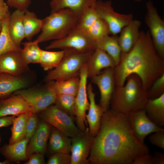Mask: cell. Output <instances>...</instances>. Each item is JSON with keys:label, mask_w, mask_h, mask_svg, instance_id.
<instances>
[{"label": "cell", "mask_w": 164, "mask_h": 164, "mask_svg": "<svg viewBox=\"0 0 164 164\" xmlns=\"http://www.w3.org/2000/svg\"><path fill=\"white\" fill-rule=\"evenodd\" d=\"M52 81L56 94H67L75 96L79 87L80 78L79 76L65 80Z\"/></svg>", "instance_id": "4dcf8cb0"}, {"label": "cell", "mask_w": 164, "mask_h": 164, "mask_svg": "<svg viewBox=\"0 0 164 164\" xmlns=\"http://www.w3.org/2000/svg\"><path fill=\"white\" fill-rule=\"evenodd\" d=\"M41 112L40 116L43 121L71 138L82 132L75 124L73 118L55 105H51Z\"/></svg>", "instance_id": "9c48e42d"}, {"label": "cell", "mask_w": 164, "mask_h": 164, "mask_svg": "<svg viewBox=\"0 0 164 164\" xmlns=\"http://www.w3.org/2000/svg\"><path fill=\"white\" fill-rule=\"evenodd\" d=\"M10 13L7 5L0 6V20L2 21L9 16Z\"/></svg>", "instance_id": "ee69618b"}, {"label": "cell", "mask_w": 164, "mask_h": 164, "mask_svg": "<svg viewBox=\"0 0 164 164\" xmlns=\"http://www.w3.org/2000/svg\"><path fill=\"white\" fill-rule=\"evenodd\" d=\"M6 4L8 6L25 12L30 5L31 0H6Z\"/></svg>", "instance_id": "f35d334b"}, {"label": "cell", "mask_w": 164, "mask_h": 164, "mask_svg": "<svg viewBox=\"0 0 164 164\" xmlns=\"http://www.w3.org/2000/svg\"><path fill=\"white\" fill-rule=\"evenodd\" d=\"M15 116L0 117V128L7 127L12 124Z\"/></svg>", "instance_id": "7bdbcfd3"}, {"label": "cell", "mask_w": 164, "mask_h": 164, "mask_svg": "<svg viewBox=\"0 0 164 164\" xmlns=\"http://www.w3.org/2000/svg\"></svg>", "instance_id": "816d5d0a"}, {"label": "cell", "mask_w": 164, "mask_h": 164, "mask_svg": "<svg viewBox=\"0 0 164 164\" xmlns=\"http://www.w3.org/2000/svg\"><path fill=\"white\" fill-rule=\"evenodd\" d=\"M77 25L95 42L110 34L108 25L94 7L88 8L78 18Z\"/></svg>", "instance_id": "8fae6325"}, {"label": "cell", "mask_w": 164, "mask_h": 164, "mask_svg": "<svg viewBox=\"0 0 164 164\" xmlns=\"http://www.w3.org/2000/svg\"><path fill=\"white\" fill-rule=\"evenodd\" d=\"M148 99H153L164 94V74L157 78L147 90Z\"/></svg>", "instance_id": "d590c367"}, {"label": "cell", "mask_w": 164, "mask_h": 164, "mask_svg": "<svg viewBox=\"0 0 164 164\" xmlns=\"http://www.w3.org/2000/svg\"><path fill=\"white\" fill-rule=\"evenodd\" d=\"M75 96L69 94L56 95L55 105L60 109L73 118L75 117Z\"/></svg>", "instance_id": "e575fe53"}, {"label": "cell", "mask_w": 164, "mask_h": 164, "mask_svg": "<svg viewBox=\"0 0 164 164\" xmlns=\"http://www.w3.org/2000/svg\"><path fill=\"white\" fill-rule=\"evenodd\" d=\"M42 20L41 32L35 40L39 43L64 37L76 26L78 18L70 9H64L50 12Z\"/></svg>", "instance_id": "277c9868"}, {"label": "cell", "mask_w": 164, "mask_h": 164, "mask_svg": "<svg viewBox=\"0 0 164 164\" xmlns=\"http://www.w3.org/2000/svg\"><path fill=\"white\" fill-rule=\"evenodd\" d=\"M64 50V56L59 65L46 76L45 80L46 82L65 80L78 76L82 67L94 51L80 53L71 50Z\"/></svg>", "instance_id": "5b68a950"}, {"label": "cell", "mask_w": 164, "mask_h": 164, "mask_svg": "<svg viewBox=\"0 0 164 164\" xmlns=\"http://www.w3.org/2000/svg\"><path fill=\"white\" fill-rule=\"evenodd\" d=\"M31 111L27 102L20 96L13 94L0 100V117L9 115L18 116Z\"/></svg>", "instance_id": "44dd1931"}, {"label": "cell", "mask_w": 164, "mask_h": 164, "mask_svg": "<svg viewBox=\"0 0 164 164\" xmlns=\"http://www.w3.org/2000/svg\"><path fill=\"white\" fill-rule=\"evenodd\" d=\"M98 87L100 94L99 105L105 112L110 108L111 97L115 86L114 68L108 67L91 78Z\"/></svg>", "instance_id": "5bb4252c"}, {"label": "cell", "mask_w": 164, "mask_h": 164, "mask_svg": "<svg viewBox=\"0 0 164 164\" xmlns=\"http://www.w3.org/2000/svg\"><path fill=\"white\" fill-rule=\"evenodd\" d=\"M25 12L15 9L10 14L9 24L8 30L12 40L18 47L23 40L25 38V34L23 23V18Z\"/></svg>", "instance_id": "cb8c5ba5"}, {"label": "cell", "mask_w": 164, "mask_h": 164, "mask_svg": "<svg viewBox=\"0 0 164 164\" xmlns=\"http://www.w3.org/2000/svg\"><path fill=\"white\" fill-rule=\"evenodd\" d=\"M65 53L64 50L52 51L41 49L39 63L45 71L55 68L61 61Z\"/></svg>", "instance_id": "1f68e13d"}, {"label": "cell", "mask_w": 164, "mask_h": 164, "mask_svg": "<svg viewBox=\"0 0 164 164\" xmlns=\"http://www.w3.org/2000/svg\"><path fill=\"white\" fill-rule=\"evenodd\" d=\"M88 128L79 135L71 138V164H88L94 138Z\"/></svg>", "instance_id": "9a60e30c"}, {"label": "cell", "mask_w": 164, "mask_h": 164, "mask_svg": "<svg viewBox=\"0 0 164 164\" xmlns=\"http://www.w3.org/2000/svg\"><path fill=\"white\" fill-rule=\"evenodd\" d=\"M71 156L69 153L56 152L48 159L47 164H71Z\"/></svg>", "instance_id": "74e56055"}, {"label": "cell", "mask_w": 164, "mask_h": 164, "mask_svg": "<svg viewBox=\"0 0 164 164\" xmlns=\"http://www.w3.org/2000/svg\"><path fill=\"white\" fill-rule=\"evenodd\" d=\"M7 5L4 0H0V6H3Z\"/></svg>", "instance_id": "bcb514c9"}, {"label": "cell", "mask_w": 164, "mask_h": 164, "mask_svg": "<svg viewBox=\"0 0 164 164\" xmlns=\"http://www.w3.org/2000/svg\"><path fill=\"white\" fill-rule=\"evenodd\" d=\"M149 137V140L153 145L164 149V130L154 132Z\"/></svg>", "instance_id": "ab89813d"}, {"label": "cell", "mask_w": 164, "mask_h": 164, "mask_svg": "<svg viewBox=\"0 0 164 164\" xmlns=\"http://www.w3.org/2000/svg\"><path fill=\"white\" fill-rule=\"evenodd\" d=\"M145 24L149 29L152 41L156 51L164 60V21L161 19L151 1L146 3Z\"/></svg>", "instance_id": "30bf717a"}, {"label": "cell", "mask_w": 164, "mask_h": 164, "mask_svg": "<svg viewBox=\"0 0 164 164\" xmlns=\"http://www.w3.org/2000/svg\"><path fill=\"white\" fill-rule=\"evenodd\" d=\"M36 114L32 113L27 120L26 128L25 138L30 139L38 126V119Z\"/></svg>", "instance_id": "8d00e7d4"}, {"label": "cell", "mask_w": 164, "mask_h": 164, "mask_svg": "<svg viewBox=\"0 0 164 164\" xmlns=\"http://www.w3.org/2000/svg\"><path fill=\"white\" fill-rule=\"evenodd\" d=\"M79 77V85L75 96V117L77 126L81 131L84 132L87 128L86 116V111L88 110L89 107L87 93L88 76L86 63L81 68Z\"/></svg>", "instance_id": "7c38bea8"}, {"label": "cell", "mask_w": 164, "mask_h": 164, "mask_svg": "<svg viewBox=\"0 0 164 164\" xmlns=\"http://www.w3.org/2000/svg\"><path fill=\"white\" fill-rule=\"evenodd\" d=\"M154 157L155 159L156 164H164V154L161 152H156Z\"/></svg>", "instance_id": "f6af8a7d"}, {"label": "cell", "mask_w": 164, "mask_h": 164, "mask_svg": "<svg viewBox=\"0 0 164 164\" xmlns=\"http://www.w3.org/2000/svg\"><path fill=\"white\" fill-rule=\"evenodd\" d=\"M23 23L25 38L29 41L41 30L42 20L38 18L34 12L28 9L24 12Z\"/></svg>", "instance_id": "f1b7e54d"}, {"label": "cell", "mask_w": 164, "mask_h": 164, "mask_svg": "<svg viewBox=\"0 0 164 164\" xmlns=\"http://www.w3.org/2000/svg\"><path fill=\"white\" fill-rule=\"evenodd\" d=\"M144 109L152 121L159 127L164 126V94L157 98L148 99Z\"/></svg>", "instance_id": "4316f807"}, {"label": "cell", "mask_w": 164, "mask_h": 164, "mask_svg": "<svg viewBox=\"0 0 164 164\" xmlns=\"http://www.w3.org/2000/svg\"><path fill=\"white\" fill-rule=\"evenodd\" d=\"M21 51H11L0 56V73H6L17 77L30 73L29 65L23 59Z\"/></svg>", "instance_id": "2e32d148"}, {"label": "cell", "mask_w": 164, "mask_h": 164, "mask_svg": "<svg viewBox=\"0 0 164 164\" xmlns=\"http://www.w3.org/2000/svg\"><path fill=\"white\" fill-rule=\"evenodd\" d=\"M98 0H51V12L68 9L78 18L88 8L94 7Z\"/></svg>", "instance_id": "603a6c76"}, {"label": "cell", "mask_w": 164, "mask_h": 164, "mask_svg": "<svg viewBox=\"0 0 164 164\" xmlns=\"http://www.w3.org/2000/svg\"><path fill=\"white\" fill-rule=\"evenodd\" d=\"M117 35L105 36L96 42V48L104 51L109 55L114 61L116 65L119 63L121 50L119 44Z\"/></svg>", "instance_id": "83f0119b"}, {"label": "cell", "mask_w": 164, "mask_h": 164, "mask_svg": "<svg viewBox=\"0 0 164 164\" xmlns=\"http://www.w3.org/2000/svg\"><path fill=\"white\" fill-rule=\"evenodd\" d=\"M9 17L10 16L2 22L0 32V56L11 51H21L22 49L15 44L10 36L8 30Z\"/></svg>", "instance_id": "d6a6232c"}, {"label": "cell", "mask_w": 164, "mask_h": 164, "mask_svg": "<svg viewBox=\"0 0 164 164\" xmlns=\"http://www.w3.org/2000/svg\"><path fill=\"white\" fill-rule=\"evenodd\" d=\"M142 0H135L136 2H139L141 1Z\"/></svg>", "instance_id": "681fc988"}, {"label": "cell", "mask_w": 164, "mask_h": 164, "mask_svg": "<svg viewBox=\"0 0 164 164\" xmlns=\"http://www.w3.org/2000/svg\"><path fill=\"white\" fill-rule=\"evenodd\" d=\"M51 126L43 120L38 124L27 146L26 154L28 158L35 153H45L52 128Z\"/></svg>", "instance_id": "ac0fdd59"}, {"label": "cell", "mask_w": 164, "mask_h": 164, "mask_svg": "<svg viewBox=\"0 0 164 164\" xmlns=\"http://www.w3.org/2000/svg\"><path fill=\"white\" fill-rule=\"evenodd\" d=\"M46 48L47 50H71L87 53L94 51L96 47L95 41L76 25L67 35L54 40Z\"/></svg>", "instance_id": "52a82bcc"}, {"label": "cell", "mask_w": 164, "mask_h": 164, "mask_svg": "<svg viewBox=\"0 0 164 164\" xmlns=\"http://www.w3.org/2000/svg\"><path fill=\"white\" fill-rule=\"evenodd\" d=\"M127 119L134 136L142 144H145V138L149 134L164 130L148 118L144 109L128 113L127 114Z\"/></svg>", "instance_id": "4fadbf2b"}, {"label": "cell", "mask_w": 164, "mask_h": 164, "mask_svg": "<svg viewBox=\"0 0 164 164\" xmlns=\"http://www.w3.org/2000/svg\"><path fill=\"white\" fill-rule=\"evenodd\" d=\"M23 47L20 52L22 56L28 65L30 63H39L41 49L37 42L29 41L22 44Z\"/></svg>", "instance_id": "836d02e7"}, {"label": "cell", "mask_w": 164, "mask_h": 164, "mask_svg": "<svg viewBox=\"0 0 164 164\" xmlns=\"http://www.w3.org/2000/svg\"><path fill=\"white\" fill-rule=\"evenodd\" d=\"M94 8L99 16L108 25L112 35H117L122 29L133 20V15L123 14L114 10L111 0H98Z\"/></svg>", "instance_id": "ba28073f"}, {"label": "cell", "mask_w": 164, "mask_h": 164, "mask_svg": "<svg viewBox=\"0 0 164 164\" xmlns=\"http://www.w3.org/2000/svg\"><path fill=\"white\" fill-rule=\"evenodd\" d=\"M88 77L99 74L104 69L116 66L112 58L106 52L96 48L88 58L86 63Z\"/></svg>", "instance_id": "ffe728a7"}, {"label": "cell", "mask_w": 164, "mask_h": 164, "mask_svg": "<svg viewBox=\"0 0 164 164\" xmlns=\"http://www.w3.org/2000/svg\"><path fill=\"white\" fill-rule=\"evenodd\" d=\"M2 21L0 20V31H1L2 28Z\"/></svg>", "instance_id": "c3c4849f"}, {"label": "cell", "mask_w": 164, "mask_h": 164, "mask_svg": "<svg viewBox=\"0 0 164 164\" xmlns=\"http://www.w3.org/2000/svg\"><path fill=\"white\" fill-rule=\"evenodd\" d=\"M132 164H156L154 156L149 153L140 155L133 161Z\"/></svg>", "instance_id": "60d3db41"}, {"label": "cell", "mask_w": 164, "mask_h": 164, "mask_svg": "<svg viewBox=\"0 0 164 164\" xmlns=\"http://www.w3.org/2000/svg\"><path fill=\"white\" fill-rule=\"evenodd\" d=\"M0 141H1V138H0Z\"/></svg>", "instance_id": "f907efd6"}, {"label": "cell", "mask_w": 164, "mask_h": 164, "mask_svg": "<svg viewBox=\"0 0 164 164\" xmlns=\"http://www.w3.org/2000/svg\"><path fill=\"white\" fill-rule=\"evenodd\" d=\"M49 142V151L56 152L70 153L71 138L53 127L51 128Z\"/></svg>", "instance_id": "484cf974"}, {"label": "cell", "mask_w": 164, "mask_h": 164, "mask_svg": "<svg viewBox=\"0 0 164 164\" xmlns=\"http://www.w3.org/2000/svg\"><path fill=\"white\" fill-rule=\"evenodd\" d=\"M31 111L21 114L14 119L11 128V136L9 144L19 141L25 138L26 122Z\"/></svg>", "instance_id": "f546056e"}, {"label": "cell", "mask_w": 164, "mask_h": 164, "mask_svg": "<svg viewBox=\"0 0 164 164\" xmlns=\"http://www.w3.org/2000/svg\"><path fill=\"white\" fill-rule=\"evenodd\" d=\"M13 94L22 97L29 105L31 112L34 114L41 112L54 104L57 95L52 81L46 82L43 86L23 89Z\"/></svg>", "instance_id": "8992f818"}, {"label": "cell", "mask_w": 164, "mask_h": 164, "mask_svg": "<svg viewBox=\"0 0 164 164\" xmlns=\"http://www.w3.org/2000/svg\"><path fill=\"white\" fill-rule=\"evenodd\" d=\"M87 93L89 107L86 118L89 125V132L91 135L94 137L99 130L101 118L105 112L99 104L96 103L95 94L91 83L87 85Z\"/></svg>", "instance_id": "d6986e66"}, {"label": "cell", "mask_w": 164, "mask_h": 164, "mask_svg": "<svg viewBox=\"0 0 164 164\" xmlns=\"http://www.w3.org/2000/svg\"><path fill=\"white\" fill-rule=\"evenodd\" d=\"M29 140L25 138L13 144L5 145L1 148V153L10 162L27 160L26 148Z\"/></svg>", "instance_id": "d4e9b609"}, {"label": "cell", "mask_w": 164, "mask_h": 164, "mask_svg": "<svg viewBox=\"0 0 164 164\" xmlns=\"http://www.w3.org/2000/svg\"><path fill=\"white\" fill-rule=\"evenodd\" d=\"M10 162L8 160L6 159L3 161L0 162V164H9Z\"/></svg>", "instance_id": "7dc6e473"}, {"label": "cell", "mask_w": 164, "mask_h": 164, "mask_svg": "<svg viewBox=\"0 0 164 164\" xmlns=\"http://www.w3.org/2000/svg\"><path fill=\"white\" fill-rule=\"evenodd\" d=\"M31 73L17 77L0 73V100L7 98L19 90L28 87L32 83Z\"/></svg>", "instance_id": "e0dca14e"}, {"label": "cell", "mask_w": 164, "mask_h": 164, "mask_svg": "<svg viewBox=\"0 0 164 164\" xmlns=\"http://www.w3.org/2000/svg\"><path fill=\"white\" fill-rule=\"evenodd\" d=\"M45 163L44 154L36 153L31 155L25 164H44Z\"/></svg>", "instance_id": "b9f144b4"}, {"label": "cell", "mask_w": 164, "mask_h": 164, "mask_svg": "<svg viewBox=\"0 0 164 164\" xmlns=\"http://www.w3.org/2000/svg\"><path fill=\"white\" fill-rule=\"evenodd\" d=\"M141 25L139 20L133 19L122 29L118 37L122 52H129L136 43L139 36Z\"/></svg>", "instance_id": "7402d4cb"}, {"label": "cell", "mask_w": 164, "mask_h": 164, "mask_svg": "<svg viewBox=\"0 0 164 164\" xmlns=\"http://www.w3.org/2000/svg\"><path fill=\"white\" fill-rule=\"evenodd\" d=\"M148 100L147 91L139 77L132 74L127 78L122 86H116L110 102L112 110L127 114L144 109Z\"/></svg>", "instance_id": "3957f363"}, {"label": "cell", "mask_w": 164, "mask_h": 164, "mask_svg": "<svg viewBox=\"0 0 164 164\" xmlns=\"http://www.w3.org/2000/svg\"><path fill=\"white\" fill-rule=\"evenodd\" d=\"M149 153L147 146L133 134L127 114L109 109L102 116L88 160L92 164H132L138 157Z\"/></svg>", "instance_id": "6da1fadb"}, {"label": "cell", "mask_w": 164, "mask_h": 164, "mask_svg": "<svg viewBox=\"0 0 164 164\" xmlns=\"http://www.w3.org/2000/svg\"><path fill=\"white\" fill-rule=\"evenodd\" d=\"M116 86L124 84L127 77L137 75L147 91L157 78L164 74V60L156 51L149 30L140 31L138 40L127 53L121 52L114 68Z\"/></svg>", "instance_id": "7a4b0ae2"}]
</instances>
